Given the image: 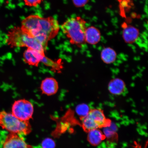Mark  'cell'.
I'll list each match as a JSON object with an SVG mask.
<instances>
[{
	"label": "cell",
	"mask_w": 148,
	"mask_h": 148,
	"mask_svg": "<svg viewBox=\"0 0 148 148\" xmlns=\"http://www.w3.org/2000/svg\"><path fill=\"white\" fill-rule=\"evenodd\" d=\"M12 114L18 119L23 121H29L32 118L34 111L33 105L25 99L14 102L12 108Z\"/></svg>",
	"instance_id": "6"
},
{
	"label": "cell",
	"mask_w": 148,
	"mask_h": 148,
	"mask_svg": "<svg viewBox=\"0 0 148 148\" xmlns=\"http://www.w3.org/2000/svg\"><path fill=\"white\" fill-rule=\"evenodd\" d=\"M80 120L83 130L86 132L94 129L110 126L112 121L105 116L102 110L100 108L91 109L88 114L81 116Z\"/></svg>",
	"instance_id": "4"
},
{
	"label": "cell",
	"mask_w": 148,
	"mask_h": 148,
	"mask_svg": "<svg viewBox=\"0 0 148 148\" xmlns=\"http://www.w3.org/2000/svg\"><path fill=\"white\" fill-rule=\"evenodd\" d=\"M3 148H34L27 144L17 134L10 133L7 135Z\"/></svg>",
	"instance_id": "7"
},
{
	"label": "cell",
	"mask_w": 148,
	"mask_h": 148,
	"mask_svg": "<svg viewBox=\"0 0 148 148\" xmlns=\"http://www.w3.org/2000/svg\"><path fill=\"white\" fill-rule=\"evenodd\" d=\"M86 22L80 16L72 17L66 20L61 26L64 34L72 44L81 47L85 42Z\"/></svg>",
	"instance_id": "3"
},
{
	"label": "cell",
	"mask_w": 148,
	"mask_h": 148,
	"mask_svg": "<svg viewBox=\"0 0 148 148\" xmlns=\"http://www.w3.org/2000/svg\"><path fill=\"white\" fill-rule=\"evenodd\" d=\"M101 57L102 60L105 63L112 64L116 60V53L112 48L110 47L105 48L101 51Z\"/></svg>",
	"instance_id": "14"
},
{
	"label": "cell",
	"mask_w": 148,
	"mask_h": 148,
	"mask_svg": "<svg viewBox=\"0 0 148 148\" xmlns=\"http://www.w3.org/2000/svg\"><path fill=\"white\" fill-rule=\"evenodd\" d=\"M42 146L43 148H54L55 142L51 139L47 138L42 142Z\"/></svg>",
	"instance_id": "17"
},
{
	"label": "cell",
	"mask_w": 148,
	"mask_h": 148,
	"mask_svg": "<svg viewBox=\"0 0 148 148\" xmlns=\"http://www.w3.org/2000/svg\"><path fill=\"white\" fill-rule=\"evenodd\" d=\"M139 34V30L136 27L131 25H126L123 27V37L127 43H134L137 40Z\"/></svg>",
	"instance_id": "10"
},
{
	"label": "cell",
	"mask_w": 148,
	"mask_h": 148,
	"mask_svg": "<svg viewBox=\"0 0 148 148\" xmlns=\"http://www.w3.org/2000/svg\"><path fill=\"white\" fill-rule=\"evenodd\" d=\"M100 31L97 28L90 26L86 28L85 34V42L91 45L97 44L100 41Z\"/></svg>",
	"instance_id": "11"
},
{
	"label": "cell",
	"mask_w": 148,
	"mask_h": 148,
	"mask_svg": "<svg viewBox=\"0 0 148 148\" xmlns=\"http://www.w3.org/2000/svg\"><path fill=\"white\" fill-rule=\"evenodd\" d=\"M40 88L42 93L47 96L53 95L58 91V83L53 77H47L42 81Z\"/></svg>",
	"instance_id": "9"
},
{
	"label": "cell",
	"mask_w": 148,
	"mask_h": 148,
	"mask_svg": "<svg viewBox=\"0 0 148 148\" xmlns=\"http://www.w3.org/2000/svg\"><path fill=\"white\" fill-rule=\"evenodd\" d=\"M88 133V141L92 146L99 145L106 137L99 129L93 130Z\"/></svg>",
	"instance_id": "13"
},
{
	"label": "cell",
	"mask_w": 148,
	"mask_h": 148,
	"mask_svg": "<svg viewBox=\"0 0 148 148\" xmlns=\"http://www.w3.org/2000/svg\"><path fill=\"white\" fill-rule=\"evenodd\" d=\"M136 143V147L137 148H142L141 146L139 145V144H138L137 143Z\"/></svg>",
	"instance_id": "20"
},
{
	"label": "cell",
	"mask_w": 148,
	"mask_h": 148,
	"mask_svg": "<svg viewBox=\"0 0 148 148\" xmlns=\"http://www.w3.org/2000/svg\"><path fill=\"white\" fill-rule=\"evenodd\" d=\"M45 56V53L30 48H27L23 53L24 60L29 65L38 66Z\"/></svg>",
	"instance_id": "8"
},
{
	"label": "cell",
	"mask_w": 148,
	"mask_h": 148,
	"mask_svg": "<svg viewBox=\"0 0 148 148\" xmlns=\"http://www.w3.org/2000/svg\"><path fill=\"white\" fill-rule=\"evenodd\" d=\"M20 27L41 42L46 49L48 42L58 35L60 29L58 20L55 18L43 17L38 14L30 15L24 18Z\"/></svg>",
	"instance_id": "1"
},
{
	"label": "cell",
	"mask_w": 148,
	"mask_h": 148,
	"mask_svg": "<svg viewBox=\"0 0 148 148\" xmlns=\"http://www.w3.org/2000/svg\"><path fill=\"white\" fill-rule=\"evenodd\" d=\"M25 5L29 7H36L40 5L44 0H23Z\"/></svg>",
	"instance_id": "16"
},
{
	"label": "cell",
	"mask_w": 148,
	"mask_h": 148,
	"mask_svg": "<svg viewBox=\"0 0 148 148\" xmlns=\"http://www.w3.org/2000/svg\"><path fill=\"white\" fill-rule=\"evenodd\" d=\"M89 0H72L74 5L77 8H80L85 6Z\"/></svg>",
	"instance_id": "18"
},
{
	"label": "cell",
	"mask_w": 148,
	"mask_h": 148,
	"mask_svg": "<svg viewBox=\"0 0 148 148\" xmlns=\"http://www.w3.org/2000/svg\"><path fill=\"white\" fill-rule=\"evenodd\" d=\"M41 62L43 63L46 66H50L52 68V69L56 70L60 69V65L59 64L58 62H56L54 61L51 60L47 57H46L45 56L44 57L42 61Z\"/></svg>",
	"instance_id": "15"
},
{
	"label": "cell",
	"mask_w": 148,
	"mask_h": 148,
	"mask_svg": "<svg viewBox=\"0 0 148 148\" xmlns=\"http://www.w3.org/2000/svg\"><path fill=\"white\" fill-rule=\"evenodd\" d=\"M0 126L10 133L17 134L27 135L31 131L29 121H22L5 111L0 112Z\"/></svg>",
	"instance_id": "5"
},
{
	"label": "cell",
	"mask_w": 148,
	"mask_h": 148,
	"mask_svg": "<svg viewBox=\"0 0 148 148\" xmlns=\"http://www.w3.org/2000/svg\"><path fill=\"white\" fill-rule=\"evenodd\" d=\"M126 88L125 83L119 78L113 79L108 85V89L111 94L120 95L124 92Z\"/></svg>",
	"instance_id": "12"
},
{
	"label": "cell",
	"mask_w": 148,
	"mask_h": 148,
	"mask_svg": "<svg viewBox=\"0 0 148 148\" xmlns=\"http://www.w3.org/2000/svg\"><path fill=\"white\" fill-rule=\"evenodd\" d=\"M88 107H86L85 106L81 105L77 107V112L79 114H81V116L86 115L89 112L88 110Z\"/></svg>",
	"instance_id": "19"
},
{
	"label": "cell",
	"mask_w": 148,
	"mask_h": 148,
	"mask_svg": "<svg viewBox=\"0 0 148 148\" xmlns=\"http://www.w3.org/2000/svg\"><path fill=\"white\" fill-rule=\"evenodd\" d=\"M5 42L12 48L27 47L43 53L46 49L41 42L29 36L20 27H14L8 31Z\"/></svg>",
	"instance_id": "2"
}]
</instances>
